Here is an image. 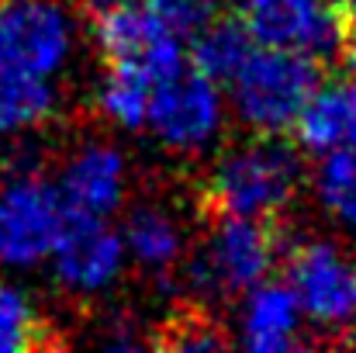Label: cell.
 Masks as SVG:
<instances>
[{"instance_id": "1", "label": "cell", "mask_w": 356, "mask_h": 353, "mask_svg": "<svg viewBox=\"0 0 356 353\" xmlns=\"http://www.w3.org/2000/svg\"><path fill=\"white\" fill-rule=\"evenodd\" d=\"M305 187V163L280 135H249L222 142L204 173V194L215 215L270 222L284 215Z\"/></svg>"}, {"instance_id": "2", "label": "cell", "mask_w": 356, "mask_h": 353, "mask_svg": "<svg viewBox=\"0 0 356 353\" xmlns=\"http://www.w3.org/2000/svg\"><path fill=\"white\" fill-rule=\"evenodd\" d=\"M229 121L222 84L204 70L180 63L156 77L142 135L173 159H204L225 142Z\"/></svg>"}, {"instance_id": "3", "label": "cell", "mask_w": 356, "mask_h": 353, "mask_svg": "<svg viewBox=\"0 0 356 353\" xmlns=\"http://www.w3.org/2000/svg\"><path fill=\"white\" fill-rule=\"evenodd\" d=\"M318 80V59L252 42V49L222 80V91L229 115L249 135H284L294 128Z\"/></svg>"}, {"instance_id": "4", "label": "cell", "mask_w": 356, "mask_h": 353, "mask_svg": "<svg viewBox=\"0 0 356 353\" xmlns=\"http://www.w3.org/2000/svg\"><path fill=\"white\" fill-rule=\"evenodd\" d=\"M83 52L70 0H0V73L66 84Z\"/></svg>"}, {"instance_id": "5", "label": "cell", "mask_w": 356, "mask_h": 353, "mask_svg": "<svg viewBox=\"0 0 356 353\" xmlns=\"http://www.w3.org/2000/svg\"><path fill=\"white\" fill-rule=\"evenodd\" d=\"M280 246L266 222L218 215L201 235L197 249L184 256L180 281L197 301H236L242 291L266 281L277 267Z\"/></svg>"}, {"instance_id": "6", "label": "cell", "mask_w": 356, "mask_h": 353, "mask_svg": "<svg viewBox=\"0 0 356 353\" xmlns=\"http://www.w3.org/2000/svg\"><path fill=\"white\" fill-rule=\"evenodd\" d=\"M291 295L308 329L343 336L356 329V253L336 235H308L287 256Z\"/></svg>"}, {"instance_id": "7", "label": "cell", "mask_w": 356, "mask_h": 353, "mask_svg": "<svg viewBox=\"0 0 356 353\" xmlns=\"http://www.w3.org/2000/svg\"><path fill=\"white\" fill-rule=\"evenodd\" d=\"M70 212L56 180L35 166H17L0 180V270L28 274L45 267Z\"/></svg>"}, {"instance_id": "8", "label": "cell", "mask_w": 356, "mask_h": 353, "mask_svg": "<svg viewBox=\"0 0 356 353\" xmlns=\"http://www.w3.org/2000/svg\"><path fill=\"white\" fill-rule=\"evenodd\" d=\"M52 284L73 301H94L111 295L128 270L121 233L108 219H66L45 260Z\"/></svg>"}, {"instance_id": "9", "label": "cell", "mask_w": 356, "mask_h": 353, "mask_svg": "<svg viewBox=\"0 0 356 353\" xmlns=\"http://www.w3.org/2000/svg\"><path fill=\"white\" fill-rule=\"evenodd\" d=\"M56 191L73 219H115L131 194V159L124 146L104 135H87L66 149Z\"/></svg>"}, {"instance_id": "10", "label": "cell", "mask_w": 356, "mask_h": 353, "mask_svg": "<svg viewBox=\"0 0 356 353\" xmlns=\"http://www.w3.org/2000/svg\"><path fill=\"white\" fill-rule=\"evenodd\" d=\"M87 38L108 63H131L156 77L184 63L180 35L156 21L138 0H97L87 21Z\"/></svg>"}, {"instance_id": "11", "label": "cell", "mask_w": 356, "mask_h": 353, "mask_svg": "<svg viewBox=\"0 0 356 353\" xmlns=\"http://www.w3.org/2000/svg\"><path fill=\"white\" fill-rule=\"evenodd\" d=\"M242 28L256 45L287 49L308 59L339 52L346 28L332 0H242Z\"/></svg>"}, {"instance_id": "12", "label": "cell", "mask_w": 356, "mask_h": 353, "mask_svg": "<svg viewBox=\"0 0 356 353\" xmlns=\"http://www.w3.org/2000/svg\"><path fill=\"white\" fill-rule=\"evenodd\" d=\"M308 322L284 281H259L236 298L232 343L249 353H287L305 343Z\"/></svg>"}, {"instance_id": "13", "label": "cell", "mask_w": 356, "mask_h": 353, "mask_svg": "<svg viewBox=\"0 0 356 353\" xmlns=\"http://www.w3.org/2000/svg\"><path fill=\"white\" fill-rule=\"evenodd\" d=\"M118 233L128 253V267H138L149 277L177 274L191 249L184 215L163 198H142L131 208L124 205V222Z\"/></svg>"}, {"instance_id": "14", "label": "cell", "mask_w": 356, "mask_h": 353, "mask_svg": "<svg viewBox=\"0 0 356 353\" xmlns=\"http://www.w3.org/2000/svg\"><path fill=\"white\" fill-rule=\"evenodd\" d=\"M291 132L298 135L301 149H308L312 156L353 146L356 142V84L350 77L346 80H329V84L318 80Z\"/></svg>"}, {"instance_id": "15", "label": "cell", "mask_w": 356, "mask_h": 353, "mask_svg": "<svg viewBox=\"0 0 356 353\" xmlns=\"http://www.w3.org/2000/svg\"><path fill=\"white\" fill-rule=\"evenodd\" d=\"M66 104V84L0 73V142H24L45 132Z\"/></svg>"}, {"instance_id": "16", "label": "cell", "mask_w": 356, "mask_h": 353, "mask_svg": "<svg viewBox=\"0 0 356 353\" xmlns=\"http://www.w3.org/2000/svg\"><path fill=\"white\" fill-rule=\"evenodd\" d=\"M152 84L156 73L131 66V63H108L104 73L94 80L90 91V104L97 118L124 135H142L145 111H149V97H152Z\"/></svg>"}, {"instance_id": "17", "label": "cell", "mask_w": 356, "mask_h": 353, "mask_svg": "<svg viewBox=\"0 0 356 353\" xmlns=\"http://www.w3.org/2000/svg\"><path fill=\"white\" fill-rule=\"evenodd\" d=\"M308 187L318 215L336 233L356 239V142L315 156Z\"/></svg>"}, {"instance_id": "18", "label": "cell", "mask_w": 356, "mask_h": 353, "mask_svg": "<svg viewBox=\"0 0 356 353\" xmlns=\"http://www.w3.org/2000/svg\"><path fill=\"white\" fill-rule=\"evenodd\" d=\"M42 301L17 281H0V353H28L45 340Z\"/></svg>"}, {"instance_id": "19", "label": "cell", "mask_w": 356, "mask_h": 353, "mask_svg": "<svg viewBox=\"0 0 356 353\" xmlns=\"http://www.w3.org/2000/svg\"><path fill=\"white\" fill-rule=\"evenodd\" d=\"M249 49H252V38L242 28V21H218L215 17L194 35V66L222 84Z\"/></svg>"}, {"instance_id": "20", "label": "cell", "mask_w": 356, "mask_h": 353, "mask_svg": "<svg viewBox=\"0 0 356 353\" xmlns=\"http://www.w3.org/2000/svg\"><path fill=\"white\" fill-rule=\"evenodd\" d=\"M138 3L180 38L197 35L222 10V0H138Z\"/></svg>"}, {"instance_id": "21", "label": "cell", "mask_w": 356, "mask_h": 353, "mask_svg": "<svg viewBox=\"0 0 356 353\" xmlns=\"http://www.w3.org/2000/svg\"><path fill=\"white\" fill-rule=\"evenodd\" d=\"M97 347L104 350H142L149 343L145 336V326L142 319L128 315V312H118V315H108L101 326H97Z\"/></svg>"}, {"instance_id": "22", "label": "cell", "mask_w": 356, "mask_h": 353, "mask_svg": "<svg viewBox=\"0 0 356 353\" xmlns=\"http://www.w3.org/2000/svg\"><path fill=\"white\" fill-rule=\"evenodd\" d=\"M229 343V336L222 333V329H215L211 322H184V326H177V333L170 336V347H177V350H187V353H201V350H218V347H225Z\"/></svg>"}, {"instance_id": "23", "label": "cell", "mask_w": 356, "mask_h": 353, "mask_svg": "<svg viewBox=\"0 0 356 353\" xmlns=\"http://www.w3.org/2000/svg\"><path fill=\"white\" fill-rule=\"evenodd\" d=\"M339 52H343V66H346V77L356 84V31L350 38H343V45H339Z\"/></svg>"}, {"instance_id": "24", "label": "cell", "mask_w": 356, "mask_h": 353, "mask_svg": "<svg viewBox=\"0 0 356 353\" xmlns=\"http://www.w3.org/2000/svg\"><path fill=\"white\" fill-rule=\"evenodd\" d=\"M350 10H353V17H356V0H350Z\"/></svg>"}]
</instances>
